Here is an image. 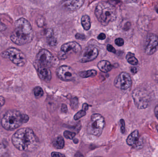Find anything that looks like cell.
<instances>
[{
  "label": "cell",
  "instance_id": "6da1fadb",
  "mask_svg": "<svg viewBox=\"0 0 158 157\" xmlns=\"http://www.w3.org/2000/svg\"><path fill=\"white\" fill-rule=\"evenodd\" d=\"M34 38L33 29L26 18H21L15 22V28L10 35L12 42L19 46L28 44Z\"/></svg>",
  "mask_w": 158,
  "mask_h": 157
},
{
  "label": "cell",
  "instance_id": "7a4b0ae2",
  "mask_svg": "<svg viewBox=\"0 0 158 157\" xmlns=\"http://www.w3.org/2000/svg\"><path fill=\"white\" fill-rule=\"evenodd\" d=\"M12 143L19 151H29L36 147L38 139L32 129L20 128L12 136Z\"/></svg>",
  "mask_w": 158,
  "mask_h": 157
},
{
  "label": "cell",
  "instance_id": "3957f363",
  "mask_svg": "<svg viewBox=\"0 0 158 157\" xmlns=\"http://www.w3.org/2000/svg\"><path fill=\"white\" fill-rule=\"evenodd\" d=\"M29 117L17 110H10L6 112L1 120L2 127L6 131H14L23 124L27 123Z\"/></svg>",
  "mask_w": 158,
  "mask_h": 157
},
{
  "label": "cell",
  "instance_id": "277c9868",
  "mask_svg": "<svg viewBox=\"0 0 158 157\" xmlns=\"http://www.w3.org/2000/svg\"><path fill=\"white\" fill-rule=\"evenodd\" d=\"M95 15L101 25L106 26L117 18L116 7L109 2H100L96 7Z\"/></svg>",
  "mask_w": 158,
  "mask_h": 157
},
{
  "label": "cell",
  "instance_id": "5b68a950",
  "mask_svg": "<svg viewBox=\"0 0 158 157\" xmlns=\"http://www.w3.org/2000/svg\"><path fill=\"white\" fill-rule=\"evenodd\" d=\"M105 126L106 122L104 117L98 113H95L91 116L86 127V131L88 134L98 137L102 134Z\"/></svg>",
  "mask_w": 158,
  "mask_h": 157
},
{
  "label": "cell",
  "instance_id": "8992f818",
  "mask_svg": "<svg viewBox=\"0 0 158 157\" xmlns=\"http://www.w3.org/2000/svg\"><path fill=\"white\" fill-rule=\"evenodd\" d=\"M1 55L3 58L10 60L13 63L20 67L24 66L27 63L26 55L21 50L15 48L7 49L2 52Z\"/></svg>",
  "mask_w": 158,
  "mask_h": 157
},
{
  "label": "cell",
  "instance_id": "52a82bcc",
  "mask_svg": "<svg viewBox=\"0 0 158 157\" xmlns=\"http://www.w3.org/2000/svg\"><path fill=\"white\" fill-rule=\"evenodd\" d=\"M132 96L135 104L138 109H144L149 106L151 98L145 89L137 88L134 90Z\"/></svg>",
  "mask_w": 158,
  "mask_h": 157
},
{
  "label": "cell",
  "instance_id": "ba28073f",
  "mask_svg": "<svg viewBox=\"0 0 158 157\" xmlns=\"http://www.w3.org/2000/svg\"><path fill=\"white\" fill-rule=\"evenodd\" d=\"M54 57L52 53L47 50H40L36 55L35 63L38 67L50 68L53 64Z\"/></svg>",
  "mask_w": 158,
  "mask_h": 157
},
{
  "label": "cell",
  "instance_id": "9c48e42d",
  "mask_svg": "<svg viewBox=\"0 0 158 157\" xmlns=\"http://www.w3.org/2000/svg\"><path fill=\"white\" fill-rule=\"evenodd\" d=\"M98 48L94 45H89L81 52L78 57L79 61L81 63L92 61L98 55Z\"/></svg>",
  "mask_w": 158,
  "mask_h": 157
},
{
  "label": "cell",
  "instance_id": "30bf717a",
  "mask_svg": "<svg viewBox=\"0 0 158 157\" xmlns=\"http://www.w3.org/2000/svg\"><path fill=\"white\" fill-rule=\"evenodd\" d=\"M132 84L131 76L126 72L120 73L114 81L115 86L123 91L129 90L131 87Z\"/></svg>",
  "mask_w": 158,
  "mask_h": 157
},
{
  "label": "cell",
  "instance_id": "8fae6325",
  "mask_svg": "<svg viewBox=\"0 0 158 157\" xmlns=\"http://www.w3.org/2000/svg\"><path fill=\"white\" fill-rule=\"evenodd\" d=\"M158 50V37L154 33H148L145 40L144 51L147 55H152Z\"/></svg>",
  "mask_w": 158,
  "mask_h": 157
},
{
  "label": "cell",
  "instance_id": "7c38bea8",
  "mask_svg": "<svg viewBox=\"0 0 158 157\" xmlns=\"http://www.w3.org/2000/svg\"><path fill=\"white\" fill-rule=\"evenodd\" d=\"M56 74L59 79L66 82L72 81L76 77V74L73 69L67 65H62L58 67Z\"/></svg>",
  "mask_w": 158,
  "mask_h": 157
},
{
  "label": "cell",
  "instance_id": "4fadbf2b",
  "mask_svg": "<svg viewBox=\"0 0 158 157\" xmlns=\"http://www.w3.org/2000/svg\"><path fill=\"white\" fill-rule=\"evenodd\" d=\"M126 143L135 149H140L143 147V141L139 134V131L135 130L127 137Z\"/></svg>",
  "mask_w": 158,
  "mask_h": 157
},
{
  "label": "cell",
  "instance_id": "5bb4252c",
  "mask_svg": "<svg viewBox=\"0 0 158 157\" xmlns=\"http://www.w3.org/2000/svg\"><path fill=\"white\" fill-rule=\"evenodd\" d=\"M61 50L68 55L69 53H79L81 51V45L76 41H70L63 44L61 47Z\"/></svg>",
  "mask_w": 158,
  "mask_h": 157
},
{
  "label": "cell",
  "instance_id": "9a60e30c",
  "mask_svg": "<svg viewBox=\"0 0 158 157\" xmlns=\"http://www.w3.org/2000/svg\"><path fill=\"white\" fill-rule=\"evenodd\" d=\"M84 3V1H66L62 3L63 7L70 11H75L81 7Z\"/></svg>",
  "mask_w": 158,
  "mask_h": 157
},
{
  "label": "cell",
  "instance_id": "2e32d148",
  "mask_svg": "<svg viewBox=\"0 0 158 157\" xmlns=\"http://www.w3.org/2000/svg\"><path fill=\"white\" fill-rule=\"evenodd\" d=\"M39 77L41 80L46 82H49L52 79V73L50 68L46 67H38Z\"/></svg>",
  "mask_w": 158,
  "mask_h": 157
},
{
  "label": "cell",
  "instance_id": "e0dca14e",
  "mask_svg": "<svg viewBox=\"0 0 158 157\" xmlns=\"http://www.w3.org/2000/svg\"><path fill=\"white\" fill-rule=\"evenodd\" d=\"M97 66L100 71L104 73H108L111 71L112 68V66L110 63L108 61L105 60L99 61L98 64Z\"/></svg>",
  "mask_w": 158,
  "mask_h": 157
},
{
  "label": "cell",
  "instance_id": "ac0fdd59",
  "mask_svg": "<svg viewBox=\"0 0 158 157\" xmlns=\"http://www.w3.org/2000/svg\"><path fill=\"white\" fill-rule=\"evenodd\" d=\"M64 140L62 136H58L53 141L54 147L57 149H63L64 147Z\"/></svg>",
  "mask_w": 158,
  "mask_h": 157
},
{
  "label": "cell",
  "instance_id": "d6986e66",
  "mask_svg": "<svg viewBox=\"0 0 158 157\" xmlns=\"http://www.w3.org/2000/svg\"><path fill=\"white\" fill-rule=\"evenodd\" d=\"M82 26L85 30H88L91 28V20L90 17L87 15L83 16L81 20Z\"/></svg>",
  "mask_w": 158,
  "mask_h": 157
},
{
  "label": "cell",
  "instance_id": "ffe728a7",
  "mask_svg": "<svg viewBox=\"0 0 158 157\" xmlns=\"http://www.w3.org/2000/svg\"><path fill=\"white\" fill-rule=\"evenodd\" d=\"M97 74L96 70H90L88 71H82L79 73V76L82 78H87L89 77H94Z\"/></svg>",
  "mask_w": 158,
  "mask_h": 157
},
{
  "label": "cell",
  "instance_id": "44dd1931",
  "mask_svg": "<svg viewBox=\"0 0 158 157\" xmlns=\"http://www.w3.org/2000/svg\"><path fill=\"white\" fill-rule=\"evenodd\" d=\"M127 61L129 64L133 65H136L138 63L137 59L135 57V54L129 52L127 53L126 57Z\"/></svg>",
  "mask_w": 158,
  "mask_h": 157
},
{
  "label": "cell",
  "instance_id": "7402d4cb",
  "mask_svg": "<svg viewBox=\"0 0 158 157\" xmlns=\"http://www.w3.org/2000/svg\"><path fill=\"white\" fill-rule=\"evenodd\" d=\"M33 93L34 96L37 98L41 97L44 95V91L41 87L37 86L33 88Z\"/></svg>",
  "mask_w": 158,
  "mask_h": 157
},
{
  "label": "cell",
  "instance_id": "603a6c76",
  "mask_svg": "<svg viewBox=\"0 0 158 157\" xmlns=\"http://www.w3.org/2000/svg\"><path fill=\"white\" fill-rule=\"evenodd\" d=\"M70 105L73 109L75 110L77 109L79 106L78 99L77 97L72 98L70 100Z\"/></svg>",
  "mask_w": 158,
  "mask_h": 157
},
{
  "label": "cell",
  "instance_id": "cb8c5ba5",
  "mask_svg": "<svg viewBox=\"0 0 158 157\" xmlns=\"http://www.w3.org/2000/svg\"><path fill=\"white\" fill-rule=\"evenodd\" d=\"M64 136L66 139L72 140L76 136V134L75 133L73 132L69 131H65L64 133Z\"/></svg>",
  "mask_w": 158,
  "mask_h": 157
},
{
  "label": "cell",
  "instance_id": "d4e9b609",
  "mask_svg": "<svg viewBox=\"0 0 158 157\" xmlns=\"http://www.w3.org/2000/svg\"><path fill=\"white\" fill-rule=\"evenodd\" d=\"M86 115V112L85 111L81 110L79 111L76 115L74 116V119L75 120H78L79 119H81L82 117H84Z\"/></svg>",
  "mask_w": 158,
  "mask_h": 157
},
{
  "label": "cell",
  "instance_id": "484cf974",
  "mask_svg": "<svg viewBox=\"0 0 158 157\" xmlns=\"http://www.w3.org/2000/svg\"><path fill=\"white\" fill-rule=\"evenodd\" d=\"M45 35L48 39L54 37V31L52 29L49 28L46 29Z\"/></svg>",
  "mask_w": 158,
  "mask_h": 157
},
{
  "label": "cell",
  "instance_id": "4316f807",
  "mask_svg": "<svg viewBox=\"0 0 158 157\" xmlns=\"http://www.w3.org/2000/svg\"><path fill=\"white\" fill-rule=\"evenodd\" d=\"M120 123L121 131L122 133L125 134V132H126V129H125V123L124 120L121 119L120 120Z\"/></svg>",
  "mask_w": 158,
  "mask_h": 157
},
{
  "label": "cell",
  "instance_id": "83f0119b",
  "mask_svg": "<svg viewBox=\"0 0 158 157\" xmlns=\"http://www.w3.org/2000/svg\"><path fill=\"white\" fill-rule=\"evenodd\" d=\"M68 57V55L66 54L65 53H64V52L60 50V51L58 53V58L59 60H65L66 59H67Z\"/></svg>",
  "mask_w": 158,
  "mask_h": 157
},
{
  "label": "cell",
  "instance_id": "f1b7e54d",
  "mask_svg": "<svg viewBox=\"0 0 158 157\" xmlns=\"http://www.w3.org/2000/svg\"><path fill=\"white\" fill-rule=\"evenodd\" d=\"M48 43L50 46H55L57 44V40L54 37H53L48 39Z\"/></svg>",
  "mask_w": 158,
  "mask_h": 157
},
{
  "label": "cell",
  "instance_id": "f546056e",
  "mask_svg": "<svg viewBox=\"0 0 158 157\" xmlns=\"http://www.w3.org/2000/svg\"><path fill=\"white\" fill-rule=\"evenodd\" d=\"M115 42L117 46L121 47L123 46L124 44V40L122 38H118L115 40Z\"/></svg>",
  "mask_w": 158,
  "mask_h": 157
},
{
  "label": "cell",
  "instance_id": "4dcf8cb0",
  "mask_svg": "<svg viewBox=\"0 0 158 157\" xmlns=\"http://www.w3.org/2000/svg\"><path fill=\"white\" fill-rule=\"evenodd\" d=\"M52 157H66L64 155L59 152H53L51 154Z\"/></svg>",
  "mask_w": 158,
  "mask_h": 157
},
{
  "label": "cell",
  "instance_id": "1f68e13d",
  "mask_svg": "<svg viewBox=\"0 0 158 157\" xmlns=\"http://www.w3.org/2000/svg\"><path fill=\"white\" fill-rule=\"evenodd\" d=\"M107 49L108 51L110 52L111 53H116V50L115 49V48L110 45V44H108L107 46Z\"/></svg>",
  "mask_w": 158,
  "mask_h": 157
},
{
  "label": "cell",
  "instance_id": "d6a6232c",
  "mask_svg": "<svg viewBox=\"0 0 158 157\" xmlns=\"http://www.w3.org/2000/svg\"><path fill=\"white\" fill-rule=\"evenodd\" d=\"M76 38L77 39L84 40L85 39V37L84 34L78 33L76 35Z\"/></svg>",
  "mask_w": 158,
  "mask_h": 157
},
{
  "label": "cell",
  "instance_id": "836d02e7",
  "mask_svg": "<svg viewBox=\"0 0 158 157\" xmlns=\"http://www.w3.org/2000/svg\"><path fill=\"white\" fill-rule=\"evenodd\" d=\"M61 112L63 113H67L68 112L67 106L66 104H62V107H61Z\"/></svg>",
  "mask_w": 158,
  "mask_h": 157
},
{
  "label": "cell",
  "instance_id": "e575fe53",
  "mask_svg": "<svg viewBox=\"0 0 158 157\" xmlns=\"http://www.w3.org/2000/svg\"><path fill=\"white\" fill-rule=\"evenodd\" d=\"M5 103V99L4 97L2 96H0V110L1 109L2 107L4 105Z\"/></svg>",
  "mask_w": 158,
  "mask_h": 157
},
{
  "label": "cell",
  "instance_id": "d590c367",
  "mask_svg": "<svg viewBox=\"0 0 158 157\" xmlns=\"http://www.w3.org/2000/svg\"><path fill=\"white\" fill-rule=\"evenodd\" d=\"M6 27L4 24H3L1 21V18H0V30L1 31H3L6 29Z\"/></svg>",
  "mask_w": 158,
  "mask_h": 157
},
{
  "label": "cell",
  "instance_id": "8d00e7d4",
  "mask_svg": "<svg viewBox=\"0 0 158 157\" xmlns=\"http://www.w3.org/2000/svg\"><path fill=\"white\" fill-rule=\"evenodd\" d=\"M106 38V35L103 33H100V34L98 35V39L100 40H103L105 39Z\"/></svg>",
  "mask_w": 158,
  "mask_h": 157
},
{
  "label": "cell",
  "instance_id": "74e56055",
  "mask_svg": "<svg viewBox=\"0 0 158 157\" xmlns=\"http://www.w3.org/2000/svg\"><path fill=\"white\" fill-rule=\"evenodd\" d=\"M88 108H89V105L86 103H84L82 106V110L85 111L88 110Z\"/></svg>",
  "mask_w": 158,
  "mask_h": 157
},
{
  "label": "cell",
  "instance_id": "f35d334b",
  "mask_svg": "<svg viewBox=\"0 0 158 157\" xmlns=\"http://www.w3.org/2000/svg\"><path fill=\"white\" fill-rule=\"evenodd\" d=\"M155 114L156 117L158 119V104L155 108Z\"/></svg>",
  "mask_w": 158,
  "mask_h": 157
},
{
  "label": "cell",
  "instance_id": "ab89813d",
  "mask_svg": "<svg viewBox=\"0 0 158 157\" xmlns=\"http://www.w3.org/2000/svg\"><path fill=\"white\" fill-rule=\"evenodd\" d=\"M131 73H136L137 72V68L135 67H131Z\"/></svg>",
  "mask_w": 158,
  "mask_h": 157
},
{
  "label": "cell",
  "instance_id": "60d3db41",
  "mask_svg": "<svg viewBox=\"0 0 158 157\" xmlns=\"http://www.w3.org/2000/svg\"><path fill=\"white\" fill-rule=\"evenodd\" d=\"M74 157H84L83 155L81 154L80 152H77V154L75 155V156Z\"/></svg>",
  "mask_w": 158,
  "mask_h": 157
},
{
  "label": "cell",
  "instance_id": "b9f144b4",
  "mask_svg": "<svg viewBox=\"0 0 158 157\" xmlns=\"http://www.w3.org/2000/svg\"><path fill=\"white\" fill-rule=\"evenodd\" d=\"M156 12H157V13L158 14V9H156Z\"/></svg>",
  "mask_w": 158,
  "mask_h": 157
},
{
  "label": "cell",
  "instance_id": "7bdbcfd3",
  "mask_svg": "<svg viewBox=\"0 0 158 157\" xmlns=\"http://www.w3.org/2000/svg\"><path fill=\"white\" fill-rule=\"evenodd\" d=\"M100 157V156H97V157Z\"/></svg>",
  "mask_w": 158,
  "mask_h": 157
}]
</instances>
